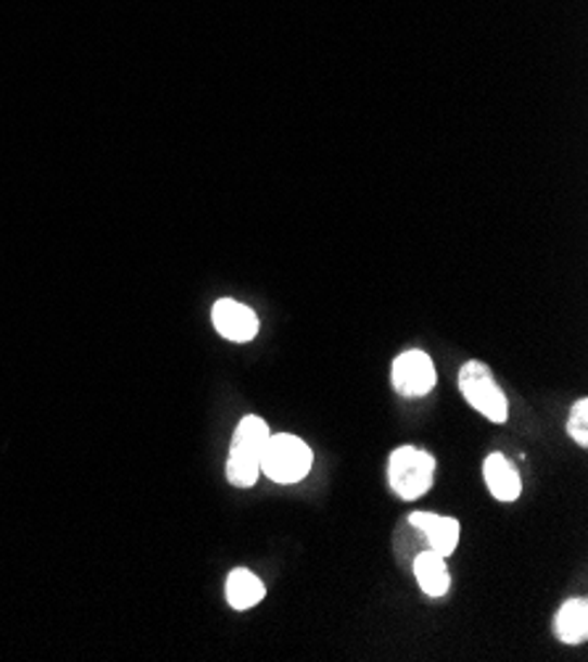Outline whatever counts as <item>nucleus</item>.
<instances>
[{"instance_id": "f257e3e1", "label": "nucleus", "mask_w": 588, "mask_h": 662, "mask_svg": "<svg viewBox=\"0 0 588 662\" xmlns=\"http://www.w3.org/2000/svg\"><path fill=\"white\" fill-rule=\"evenodd\" d=\"M311 464H315V455L298 435L278 433L269 435L259 468L269 481L280 483V486H293L309 475Z\"/></svg>"}, {"instance_id": "423d86ee", "label": "nucleus", "mask_w": 588, "mask_h": 662, "mask_svg": "<svg viewBox=\"0 0 588 662\" xmlns=\"http://www.w3.org/2000/svg\"><path fill=\"white\" fill-rule=\"evenodd\" d=\"M483 478H486L488 492H491L496 501L510 505V501H517L520 494H523V481H520L517 468H514L501 451H494V455L486 457V462H483Z\"/></svg>"}, {"instance_id": "f03ea898", "label": "nucleus", "mask_w": 588, "mask_h": 662, "mask_svg": "<svg viewBox=\"0 0 588 662\" xmlns=\"http://www.w3.org/2000/svg\"><path fill=\"white\" fill-rule=\"evenodd\" d=\"M433 475H436V459L431 451L418 446H399L391 451L388 483L404 501H414L431 492Z\"/></svg>"}, {"instance_id": "6e6552de", "label": "nucleus", "mask_w": 588, "mask_h": 662, "mask_svg": "<svg viewBox=\"0 0 588 662\" xmlns=\"http://www.w3.org/2000/svg\"><path fill=\"white\" fill-rule=\"evenodd\" d=\"M269 435L272 433H269V425L261 420V417L256 415L243 417L241 425L235 428V435H232L230 457L248 459V462H261V451H265Z\"/></svg>"}, {"instance_id": "1a4fd4ad", "label": "nucleus", "mask_w": 588, "mask_h": 662, "mask_svg": "<svg viewBox=\"0 0 588 662\" xmlns=\"http://www.w3.org/2000/svg\"><path fill=\"white\" fill-rule=\"evenodd\" d=\"M414 578L427 597H446L451 588V573L446 565V557L427 549L414 560Z\"/></svg>"}, {"instance_id": "f8f14e48", "label": "nucleus", "mask_w": 588, "mask_h": 662, "mask_svg": "<svg viewBox=\"0 0 588 662\" xmlns=\"http://www.w3.org/2000/svg\"><path fill=\"white\" fill-rule=\"evenodd\" d=\"M567 433L578 446H588V402L586 398H578V402L573 404V412H570V420H567Z\"/></svg>"}, {"instance_id": "9d476101", "label": "nucleus", "mask_w": 588, "mask_h": 662, "mask_svg": "<svg viewBox=\"0 0 588 662\" xmlns=\"http://www.w3.org/2000/svg\"><path fill=\"white\" fill-rule=\"evenodd\" d=\"M225 594H228V604L232 610L243 612L256 607L265 599L267 588L261 584V578L256 573H251L246 568H235L228 575V586H225Z\"/></svg>"}, {"instance_id": "9b49d317", "label": "nucleus", "mask_w": 588, "mask_h": 662, "mask_svg": "<svg viewBox=\"0 0 588 662\" xmlns=\"http://www.w3.org/2000/svg\"><path fill=\"white\" fill-rule=\"evenodd\" d=\"M557 639L562 644H584L588 639V602L575 597L560 607L554 621Z\"/></svg>"}, {"instance_id": "7ed1b4c3", "label": "nucleus", "mask_w": 588, "mask_h": 662, "mask_svg": "<svg viewBox=\"0 0 588 662\" xmlns=\"http://www.w3.org/2000/svg\"><path fill=\"white\" fill-rule=\"evenodd\" d=\"M459 391H462V396L468 398V404L475 412H481L486 420L496 422V425L507 422V417H510L507 394L496 383L491 367L483 365V361H464V367L459 370Z\"/></svg>"}, {"instance_id": "20e7f679", "label": "nucleus", "mask_w": 588, "mask_h": 662, "mask_svg": "<svg viewBox=\"0 0 588 662\" xmlns=\"http://www.w3.org/2000/svg\"><path fill=\"white\" fill-rule=\"evenodd\" d=\"M391 380H394L396 394L407 398H420L431 394L436 389V365L420 348L404 352L394 359V370H391Z\"/></svg>"}, {"instance_id": "39448f33", "label": "nucleus", "mask_w": 588, "mask_h": 662, "mask_svg": "<svg viewBox=\"0 0 588 662\" xmlns=\"http://www.w3.org/2000/svg\"><path fill=\"white\" fill-rule=\"evenodd\" d=\"M212 322L222 339L232 343H248L259 333V317L251 306L235 298H219L212 309Z\"/></svg>"}, {"instance_id": "0eeeda50", "label": "nucleus", "mask_w": 588, "mask_h": 662, "mask_svg": "<svg viewBox=\"0 0 588 662\" xmlns=\"http://www.w3.org/2000/svg\"><path fill=\"white\" fill-rule=\"evenodd\" d=\"M409 523H412L418 531H422V536L427 538L431 549L438 551V555L451 557L457 551L459 520L433 512H412L409 514Z\"/></svg>"}]
</instances>
